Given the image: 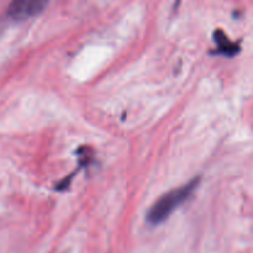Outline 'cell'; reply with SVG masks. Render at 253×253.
I'll list each match as a JSON object with an SVG mask.
<instances>
[{"mask_svg": "<svg viewBox=\"0 0 253 253\" xmlns=\"http://www.w3.org/2000/svg\"><path fill=\"white\" fill-rule=\"evenodd\" d=\"M199 184L200 177H195L187 184L165 193L162 197L158 198L157 202L148 210L147 221L153 226L165 222L183 203L189 199L190 195L195 192Z\"/></svg>", "mask_w": 253, "mask_h": 253, "instance_id": "1", "label": "cell"}, {"mask_svg": "<svg viewBox=\"0 0 253 253\" xmlns=\"http://www.w3.org/2000/svg\"><path fill=\"white\" fill-rule=\"evenodd\" d=\"M48 2L44 0H15L6 10V19L11 21H24L41 14Z\"/></svg>", "mask_w": 253, "mask_h": 253, "instance_id": "2", "label": "cell"}, {"mask_svg": "<svg viewBox=\"0 0 253 253\" xmlns=\"http://www.w3.org/2000/svg\"><path fill=\"white\" fill-rule=\"evenodd\" d=\"M214 39L215 42L217 44L216 51H212L211 53L214 54H224L226 57H234L241 51V47H240L239 42H232L230 41V39L227 37V35L222 31L221 29H217L214 32Z\"/></svg>", "mask_w": 253, "mask_h": 253, "instance_id": "3", "label": "cell"}]
</instances>
